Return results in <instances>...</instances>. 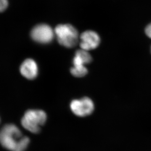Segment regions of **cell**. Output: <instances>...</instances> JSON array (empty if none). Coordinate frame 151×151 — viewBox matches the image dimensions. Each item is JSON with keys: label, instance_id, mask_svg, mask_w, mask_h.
Wrapping results in <instances>:
<instances>
[{"label": "cell", "instance_id": "6da1fadb", "mask_svg": "<svg viewBox=\"0 0 151 151\" xmlns=\"http://www.w3.org/2000/svg\"><path fill=\"white\" fill-rule=\"evenodd\" d=\"M30 143V139L24 136L15 124H7L0 130V144L11 151H25Z\"/></svg>", "mask_w": 151, "mask_h": 151}, {"label": "cell", "instance_id": "ba28073f", "mask_svg": "<svg viewBox=\"0 0 151 151\" xmlns=\"http://www.w3.org/2000/svg\"><path fill=\"white\" fill-rule=\"evenodd\" d=\"M38 71L37 64L32 59H27L25 60L20 66L21 74L29 80L36 78L38 74Z\"/></svg>", "mask_w": 151, "mask_h": 151}, {"label": "cell", "instance_id": "277c9868", "mask_svg": "<svg viewBox=\"0 0 151 151\" xmlns=\"http://www.w3.org/2000/svg\"><path fill=\"white\" fill-rule=\"evenodd\" d=\"M92 59V57L88 51L82 49L77 50L73 59L74 67L70 70L71 74L76 77L84 76L88 73L87 68L84 65L90 63Z\"/></svg>", "mask_w": 151, "mask_h": 151}, {"label": "cell", "instance_id": "30bf717a", "mask_svg": "<svg viewBox=\"0 0 151 151\" xmlns=\"http://www.w3.org/2000/svg\"><path fill=\"white\" fill-rule=\"evenodd\" d=\"M145 32L147 37L151 39V22L146 26L145 29Z\"/></svg>", "mask_w": 151, "mask_h": 151}, {"label": "cell", "instance_id": "8992f818", "mask_svg": "<svg viewBox=\"0 0 151 151\" xmlns=\"http://www.w3.org/2000/svg\"><path fill=\"white\" fill-rule=\"evenodd\" d=\"M54 32L50 26L46 24H38L33 28L30 36L34 41L41 44L49 43L53 40Z\"/></svg>", "mask_w": 151, "mask_h": 151}, {"label": "cell", "instance_id": "8fae6325", "mask_svg": "<svg viewBox=\"0 0 151 151\" xmlns=\"http://www.w3.org/2000/svg\"></svg>", "mask_w": 151, "mask_h": 151}, {"label": "cell", "instance_id": "9c48e42d", "mask_svg": "<svg viewBox=\"0 0 151 151\" xmlns=\"http://www.w3.org/2000/svg\"><path fill=\"white\" fill-rule=\"evenodd\" d=\"M8 4L7 0H0V12H4L7 9Z\"/></svg>", "mask_w": 151, "mask_h": 151}, {"label": "cell", "instance_id": "3957f363", "mask_svg": "<svg viewBox=\"0 0 151 151\" xmlns=\"http://www.w3.org/2000/svg\"><path fill=\"white\" fill-rule=\"evenodd\" d=\"M54 32L59 44L64 47H74L78 43V32L71 24H59L56 27Z\"/></svg>", "mask_w": 151, "mask_h": 151}, {"label": "cell", "instance_id": "5b68a950", "mask_svg": "<svg viewBox=\"0 0 151 151\" xmlns=\"http://www.w3.org/2000/svg\"><path fill=\"white\" fill-rule=\"evenodd\" d=\"M72 111L79 117H85L93 113L94 104L89 97H83L81 99H75L71 101L70 105Z\"/></svg>", "mask_w": 151, "mask_h": 151}, {"label": "cell", "instance_id": "52a82bcc", "mask_svg": "<svg viewBox=\"0 0 151 151\" xmlns=\"http://www.w3.org/2000/svg\"><path fill=\"white\" fill-rule=\"evenodd\" d=\"M80 47L86 51L92 50L98 47L100 38L98 34L92 30H87L81 33L80 36Z\"/></svg>", "mask_w": 151, "mask_h": 151}, {"label": "cell", "instance_id": "7a4b0ae2", "mask_svg": "<svg viewBox=\"0 0 151 151\" xmlns=\"http://www.w3.org/2000/svg\"><path fill=\"white\" fill-rule=\"evenodd\" d=\"M47 114L40 110H29L25 113L21 119L22 126L31 133L37 134L40 131L41 126L45 124Z\"/></svg>", "mask_w": 151, "mask_h": 151}]
</instances>
